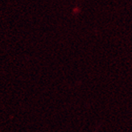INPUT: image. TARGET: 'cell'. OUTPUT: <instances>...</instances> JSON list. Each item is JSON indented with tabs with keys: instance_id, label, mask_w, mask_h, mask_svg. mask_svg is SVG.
<instances>
[]
</instances>
